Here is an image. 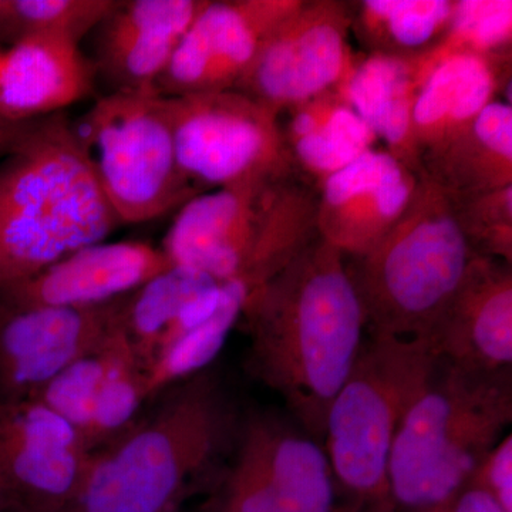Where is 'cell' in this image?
I'll return each mask as SVG.
<instances>
[{"label": "cell", "instance_id": "23", "mask_svg": "<svg viewBox=\"0 0 512 512\" xmlns=\"http://www.w3.org/2000/svg\"><path fill=\"white\" fill-rule=\"evenodd\" d=\"M409 72L393 57L377 56L360 64L348 86L353 111L373 134L392 146L402 144L412 123Z\"/></svg>", "mask_w": 512, "mask_h": 512}, {"label": "cell", "instance_id": "19", "mask_svg": "<svg viewBox=\"0 0 512 512\" xmlns=\"http://www.w3.org/2000/svg\"><path fill=\"white\" fill-rule=\"evenodd\" d=\"M345 42L335 23L320 19L299 28L275 26L261 43L238 87L271 110L276 104L316 96L339 79Z\"/></svg>", "mask_w": 512, "mask_h": 512}, {"label": "cell", "instance_id": "37", "mask_svg": "<svg viewBox=\"0 0 512 512\" xmlns=\"http://www.w3.org/2000/svg\"><path fill=\"white\" fill-rule=\"evenodd\" d=\"M6 512H12V511H9V510H8V511H6Z\"/></svg>", "mask_w": 512, "mask_h": 512}, {"label": "cell", "instance_id": "16", "mask_svg": "<svg viewBox=\"0 0 512 512\" xmlns=\"http://www.w3.org/2000/svg\"><path fill=\"white\" fill-rule=\"evenodd\" d=\"M325 242L343 256L376 247L412 201L402 165L389 154L366 151L325 184Z\"/></svg>", "mask_w": 512, "mask_h": 512}, {"label": "cell", "instance_id": "25", "mask_svg": "<svg viewBox=\"0 0 512 512\" xmlns=\"http://www.w3.org/2000/svg\"><path fill=\"white\" fill-rule=\"evenodd\" d=\"M150 400L146 370L138 363L123 335V342L97 394L92 417L83 431L84 446L92 453L116 439L140 416L144 404Z\"/></svg>", "mask_w": 512, "mask_h": 512}, {"label": "cell", "instance_id": "29", "mask_svg": "<svg viewBox=\"0 0 512 512\" xmlns=\"http://www.w3.org/2000/svg\"><path fill=\"white\" fill-rule=\"evenodd\" d=\"M370 15L386 22L390 35L400 45H423L453 16V5L444 0H369Z\"/></svg>", "mask_w": 512, "mask_h": 512}, {"label": "cell", "instance_id": "30", "mask_svg": "<svg viewBox=\"0 0 512 512\" xmlns=\"http://www.w3.org/2000/svg\"><path fill=\"white\" fill-rule=\"evenodd\" d=\"M454 29L481 49L507 42L512 28L510 0H467L453 10Z\"/></svg>", "mask_w": 512, "mask_h": 512}, {"label": "cell", "instance_id": "20", "mask_svg": "<svg viewBox=\"0 0 512 512\" xmlns=\"http://www.w3.org/2000/svg\"><path fill=\"white\" fill-rule=\"evenodd\" d=\"M221 284L192 269L171 266L123 299L120 328L140 366L148 372L161 339L185 306Z\"/></svg>", "mask_w": 512, "mask_h": 512}, {"label": "cell", "instance_id": "32", "mask_svg": "<svg viewBox=\"0 0 512 512\" xmlns=\"http://www.w3.org/2000/svg\"><path fill=\"white\" fill-rule=\"evenodd\" d=\"M474 134L481 144L501 160L511 164L512 109L511 104L490 101L474 117Z\"/></svg>", "mask_w": 512, "mask_h": 512}, {"label": "cell", "instance_id": "28", "mask_svg": "<svg viewBox=\"0 0 512 512\" xmlns=\"http://www.w3.org/2000/svg\"><path fill=\"white\" fill-rule=\"evenodd\" d=\"M202 512H293L244 454L234 457L208 491Z\"/></svg>", "mask_w": 512, "mask_h": 512}, {"label": "cell", "instance_id": "9", "mask_svg": "<svg viewBox=\"0 0 512 512\" xmlns=\"http://www.w3.org/2000/svg\"><path fill=\"white\" fill-rule=\"evenodd\" d=\"M178 164L192 184L265 183L276 154L271 110L241 92L164 97Z\"/></svg>", "mask_w": 512, "mask_h": 512}, {"label": "cell", "instance_id": "7", "mask_svg": "<svg viewBox=\"0 0 512 512\" xmlns=\"http://www.w3.org/2000/svg\"><path fill=\"white\" fill-rule=\"evenodd\" d=\"M73 128L120 224L157 220L197 195L178 164L164 97L154 90L106 94Z\"/></svg>", "mask_w": 512, "mask_h": 512}, {"label": "cell", "instance_id": "31", "mask_svg": "<svg viewBox=\"0 0 512 512\" xmlns=\"http://www.w3.org/2000/svg\"><path fill=\"white\" fill-rule=\"evenodd\" d=\"M464 487L490 495L507 512H512V436L505 434L473 471Z\"/></svg>", "mask_w": 512, "mask_h": 512}, {"label": "cell", "instance_id": "12", "mask_svg": "<svg viewBox=\"0 0 512 512\" xmlns=\"http://www.w3.org/2000/svg\"><path fill=\"white\" fill-rule=\"evenodd\" d=\"M274 9L259 2H205L175 47L157 93L180 97L237 86L276 26Z\"/></svg>", "mask_w": 512, "mask_h": 512}, {"label": "cell", "instance_id": "1", "mask_svg": "<svg viewBox=\"0 0 512 512\" xmlns=\"http://www.w3.org/2000/svg\"><path fill=\"white\" fill-rule=\"evenodd\" d=\"M242 315L249 375L279 394L291 419L323 446L330 404L365 340L345 256L325 241L302 248L249 291Z\"/></svg>", "mask_w": 512, "mask_h": 512}, {"label": "cell", "instance_id": "13", "mask_svg": "<svg viewBox=\"0 0 512 512\" xmlns=\"http://www.w3.org/2000/svg\"><path fill=\"white\" fill-rule=\"evenodd\" d=\"M205 2L195 0H117L90 33L96 73L110 93L157 92L175 47Z\"/></svg>", "mask_w": 512, "mask_h": 512}, {"label": "cell", "instance_id": "26", "mask_svg": "<svg viewBox=\"0 0 512 512\" xmlns=\"http://www.w3.org/2000/svg\"><path fill=\"white\" fill-rule=\"evenodd\" d=\"M121 342L123 332L120 328L103 349L66 367L30 400L42 403L47 409L59 414L82 437L92 417L101 384L106 379Z\"/></svg>", "mask_w": 512, "mask_h": 512}, {"label": "cell", "instance_id": "35", "mask_svg": "<svg viewBox=\"0 0 512 512\" xmlns=\"http://www.w3.org/2000/svg\"><path fill=\"white\" fill-rule=\"evenodd\" d=\"M9 510V500L6 497L5 491L0 487V512H6Z\"/></svg>", "mask_w": 512, "mask_h": 512}, {"label": "cell", "instance_id": "17", "mask_svg": "<svg viewBox=\"0 0 512 512\" xmlns=\"http://www.w3.org/2000/svg\"><path fill=\"white\" fill-rule=\"evenodd\" d=\"M96 73L80 43L30 37L0 56V117L28 123L62 113L93 93Z\"/></svg>", "mask_w": 512, "mask_h": 512}, {"label": "cell", "instance_id": "22", "mask_svg": "<svg viewBox=\"0 0 512 512\" xmlns=\"http://www.w3.org/2000/svg\"><path fill=\"white\" fill-rule=\"evenodd\" d=\"M493 90V74L481 57L468 53L447 57L414 100L412 121L431 128L474 119L490 103Z\"/></svg>", "mask_w": 512, "mask_h": 512}, {"label": "cell", "instance_id": "27", "mask_svg": "<svg viewBox=\"0 0 512 512\" xmlns=\"http://www.w3.org/2000/svg\"><path fill=\"white\" fill-rule=\"evenodd\" d=\"M372 136L353 109L336 107L313 133L298 138L296 153L303 164L330 175L369 151Z\"/></svg>", "mask_w": 512, "mask_h": 512}, {"label": "cell", "instance_id": "4", "mask_svg": "<svg viewBox=\"0 0 512 512\" xmlns=\"http://www.w3.org/2000/svg\"><path fill=\"white\" fill-rule=\"evenodd\" d=\"M511 421V369L467 372L437 357L394 437L387 476L396 511L423 510L457 494Z\"/></svg>", "mask_w": 512, "mask_h": 512}, {"label": "cell", "instance_id": "3", "mask_svg": "<svg viewBox=\"0 0 512 512\" xmlns=\"http://www.w3.org/2000/svg\"><path fill=\"white\" fill-rule=\"evenodd\" d=\"M119 225L72 121H29L0 158V288L107 241Z\"/></svg>", "mask_w": 512, "mask_h": 512}, {"label": "cell", "instance_id": "24", "mask_svg": "<svg viewBox=\"0 0 512 512\" xmlns=\"http://www.w3.org/2000/svg\"><path fill=\"white\" fill-rule=\"evenodd\" d=\"M117 0H0V40L10 46L30 37H67L80 43L109 15Z\"/></svg>", "mask_w": 512, "mask_h": 512}, {"label": "cell", "instance_id": "36", "mask_svg": "<svg viewBox=\"0 0 512 512\" xmlns=\"http://www.w3.org/2000/svg\"><path fill=\"white\" fill-rule=\"evenodd\" d=\"M0 56H2V52H0Z\"/></svg>", "mask_w": 512, "mask_h": 512}, {"label": "cell", "instance_id": "6", "mask_svg": "<svg viewBox=\"0 0 512 512\" xmlns=\"http://www.w3.org/2000/svg\"><path fill=\"white\" fill-rule=\"evenodd\" d=\"M349 268L366 328L376 336L430 338L463 284L473 254L468 234L447 211L412 212Z\"/></svg>", "mask_w": 512, "mask_h": 512}, {"label": "cell", "instance_id": "33", "mask_svg": "<svg viewBox=\"0 0 512 512\" xmlns=\"http://www.w3.org/2000/svg\"><path fill=\"white\" fill-rule=\"evenodd\" d=\"M414 512H507L490 495L476 488L464 487L444 503Z\"/></svg>", "mask_w": 512, "mask_h": 512}, {"label": "cell", "instance_id": "2", "mask_svg": "<svg viewBox=\"0 0 512 512\" xmlns=\"http://www.w3.org/2000/svg\"><path fill=\"white\" fill-rule=\"evenodd\" d=\"M153 400L151 410L90 453L66 512H178L217 483L244 417L220 375L208 367Z\"/></svg>", "mask_w": 512, "mask_h": 512}, {"label": "cell", "instance_id": "5", "mask_svg": "<svg viewBox=\"0 0 512 512\" xmlns=\"http://www.w3.org/2000/svg\"><path fill=\"white\" fill-rule=\"evenodd\" d=\"M437 356L424 339L370 335L326 417L336 512H397L389 458L404 413L433 372Z\"/></svg>", "mask_w": 512, "mask_h": 512}, {"label": "cell", "instance_id": "21", "mask_svg": "<svg viewBox=\"0 0 512 512\" xmlns=\"http://www.w3.org/2000/svg\"><path fill=\"white\" fill-rule=\"evenodd\" d=\"M251 286L241 279L224 282L220 308L210 319L171 340L148 369L151 400L167 387L211 367L235 323L242 316Z\"/></svg>", "mask_w": 512, "mask_h": 512}, {"label": "cell", "instance_id": "34", "mask_svg": "<svg viewBox=\"0 0 512 512\" xmlns=\"http://www.w3.org/2000/svg\"><path fill=\"white\" fill-rule=\"evenodd\" d=\"M28 124L29 121L28 123H12V121L0 117V158L5 157L15 147Z\"/></svg>", "mask_w": 512, "mask_h": 512}, {"label": "cell", "instance_id": "18", "mask_svg": "<svg viewBox=\"0 0 512 512\" xmlns=\"http://www.w3.org/2000/svg\"><path fill=\"white\" fill-rule=\"evenodd\" d=\"M237 450L293 512H336L338 493L328 454L292 419L269 412L244 414Z\"/></svg>", "mask_w": 512, "mask_h": 512}, {"label": "cell", "instance_id": "8", "mask_svg": "<svg viewBox=\"0 0 512 512\" xmlns=\"http://www.w3.org/2000/svg\"><path fill=\"white\" fill-rule=\"evenodd\" d=\"M265 183L222 187L185 202L165 235L171 265L217 282H247L251 289L274 271L284 239L262 205Z\"/></svg>", "mask_w": 512, "mask_h": 512}, {"label": "cell", "instance_id": "14", "mask_svg": "<svg viewBox=\"0 0 512 512\" xmlns=\"http://www.w3.org/2000/svg\"><path fill=\"white\" fill-rule=\"evenodd\" d=\"M163 249L143 241H101L73 252L26 281L0 288L19 308H87L123 298L171 268Z\"/></svg>", "mask_w": 512, "mask_h": 512}, {"label": "cell", "instance_id": "15", "mask_svg": "<svg viewBox=\"0 0 512 512\" xmlns=\"http://www.w3.org/2000/svg\"><path fill=\"white\" fill-rule=\"evenodd\" d=\"M427 342L439 359L467 372L511 369L510 269L476 256Z\"/></svg>", "mask_w": 512, "mask_h": 512}, {"label": "cell", "instance_id": "10", "mask_svg": "<svg viewBox=\"0 0 512 512\" xmlns=\"http://www.w3.org/2000/svg\"><path fill=\"white\" fill-rule=\"evenodd\" d=\"M123 298L87 308H19L0 301V403L22 402L120 329Z\"/></svg>", "mask_w": 512, "mask_h": 512}, {"label": "cell", "instance_id": "11", "mask_svg": "<svg viewBox=\"0 0 512 512\" xmlns=\"http://www.w3.org/2000/svg\"><path fill=\"white\" fill-rule=\"evenodd\" d=\"M89 458L76 429L42 403H0V487L9 511L66 512Z\"/></svg>", "mask_w": 512, "mask_h": 512}]
</instances>
